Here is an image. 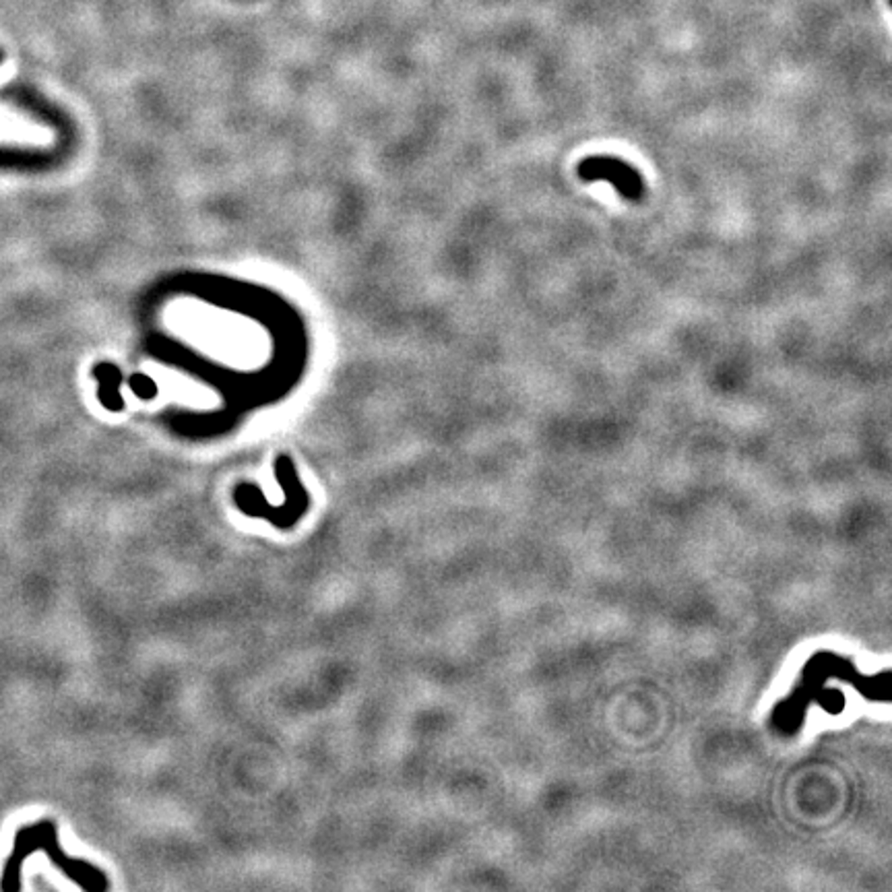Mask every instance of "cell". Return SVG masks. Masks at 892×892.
<instances>
[{
	"label": "cell",
	"mask_w": 892,
	"mask_h": 892,
	"mask_svg": "<svg viewBox=\"0 0 892 892\" xmlns=\"http://www.w3.org/2000/svg\"><path fill=\"white\" fill-rule=\"evenodd\" d=\"M577 176L585 182H610L618 194L622 199L630 200V203H638L644 197V192H647L641 172L634 166L626 164L624 160L611 158V155H591V158H585L577 166Z\"/></svg>",
	"instance_id": "6da1fadb"
}]
</instances>
